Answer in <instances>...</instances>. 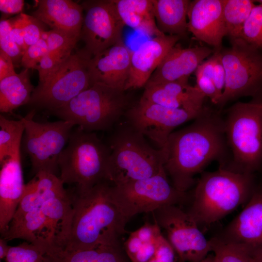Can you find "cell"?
<instances>
[{"mask_svg": "<svg viewBox=\"0 0 262 262\" xmlns=\"http://www.w3.org/2000/svg\"><path fill=\"white\" fill-rule=\"evenodd\" d=\"M188 0H153L157 27L163 33L184 36L188 30Z\"/></svg>", "mask_w": 262, "mask_h": 262, "instance_id": "obj_27", "label": "cell"}, {"mask_svg": "<svg viewBox=\"0 0 262 262\" xmlns=\"http://www.w3.org/2000/svg\"><path fill=\"white\" fill-rule=\"evenodd\" d=\"M222 9L223 0H195L190 1L188 10V31L214 51L222 49L226 36Z\"/></svg>", "mask_w": 262, "mask_h": 262, "instance_id": "obj_17", "label": "cell"}, {"mask_svg": "<svg viewBox=\"0 0 262 262\" xmlns=\"http://www.w3.org/2000/svg\"><path fill=\"white\" fill-rule=\"evenodd\" d=\"M145 137L128 123L115 132L109 146L107 181L120 185L151 177L164 168V150L153 148Z\"/></svg>", "mask_w": 262, "mask_h": 262, "instance_id": "obj_5", "label": "cell"}, {"mask_svg": "<svg viewBox=\"0 0 262 262\" xmlns=\"http://www.w3.org/2000/svg\"><path fill=\"white\" fill-rule=\"evenodd\" d=\"M152 213L154 221L166 232L179 259L199 262L212 251L207 240L194 219L178 205H168Z\"/></svg>", "mask_w": 262, "mask_h": 262, "instance_id": "obj_12", "label": "cell"}, {"mask_svg": "<svg viewBox=\"0 0 262 262\" xmlns=\"http://www.w3.org/2000/svg\"><path fill=\"white\" fill-rule=\"evenodd\" d=\"M80 36L57 29L48 31V37L46 43L49 52L64 55L72 53Z\"/></svg>", "mask_w": 262, "mask_h": 262, "instance_id": "obj_35", "label": "cell"}, {"mask_svg": "<svg viewBox=\"0 0 262 262\" xmlns=\"http://www.w3.org/2000/svg\"><path fill=\"white\" fill-rule=\"evenodd\" d=\"M206 97L188 81L172 82L145 86L140 100L172 108L201 112Z\"/></svg>", "mask_w": 262, "mask_h": 262, "instance_id": "obj_21", "label": "cell"}, {"mask_svg": "<svg viewBox=\"0 0 262 262\" xmlns=\"http://www.w3.org/2000/svg\"><path fill=\"white\" fill-rule=\"evenodd\" d=\"M206 108L198 112L169 108L140 100L129 107L125 115L130 126L154 142L159 148L164 150L173 130L184 123L194 120Z\"/></svg>", "mask_w": 262, "mask_h": 262, "instance_id": "obj_13", "label": "cell"}, {"mask_svg": "<svg viewBox=\"0 0 262 262\" xmlns=\"http://www.w3.org/2000/svg\"><path fill=\"white\" fill-rule=\"evenodd\" d=\"M131 52L121 40L92 57L88 68L92 84L101 83L124 91Z\"/></svg>", "mask_w": 262, "mask_h": 262, "instance_id": "obj_18", "label": "cell"}, {"mask_svg": "<svg viewBox=\"0 0 262 262\" xmlns=\"http://www.w3.org/2000/svg\"><path fill=\"white\" fill-rule=\"evenodd\" d=\"M41 208L49 222L53 246L64 249L69 236L72 216L68 191L45 202Z\"/></svg>", "mask_w": 262, "mask_h": 262, "instance_id": "obj_26", "label": "cell"}, {"mask_svg": "<svg viewBox=\"0 0 262 262\" xmlns=\"http://www.w3.org/2000/svg\"><path fill=\"white\" fill-rule=\"evenodd\" d=\"M48 52L46 41L40 38L27 49L22 56L21 65L24 68L35 69L37 64Z\"/></svg>", "mask_w": 262, "mask_h": 262, "instance_id": "obj_41", "label": "cell"}, {"mask_svg": "<svg viewBox=\"0 0 262 262\" xmlns=\"http://www.w3.org/2000/svg\"><path fill=\"white\" fill-rule=\"evenodd\" d=\"M19 16L24 32L25 43L28 48L41 38V34L45 30L43 28V23L33 16L22 13Z\"/></svg>", "mask_w": 262, "mask_h": 262, "instance_id": "obj_39", "label": "cell"}, {"mask_svg": "<svg viewBox=\"0 0 262 262\" xmlns=\"http://www.w3.org/2000/svg\"><path fill=\"white\" fill-rule=\"evenodd\" d=\"M238 39L259 49H262V3L253 8Z\"/></svg>", "mask_w": 262, "mask_h": 262, "instance_id": "obj_32", "label": "cell"}, {"mask_svg": "<svg viewBox=\"0 0 262 262\" xmlns=\"http://www.w3.org/2000/svg\"><path fill=\"white\" fill-rule=\"evenodd\" d=\"M256 185L255 174L219 167L201 173L196 180L188 214L198 225L209 226L247 203Z\"/></svg>", "mask_w": 262, "mask_h": 262, "instance_id": "obj_3", "label": "cell"}, {"mask_svg": "<svg viewBox=\"0 0 262 262\" xmlns=\"http://www.w3.org/2000/svg\"><path fill=\"white\" fill-rule=\"evenodd\" d=\"M91 57L84 49L72 53L55 71L39 82L28 104L33 109L52 113L90 87L93 84L88 64Z\"/></svg>", "mask_w": 262, "mask_h": 262, "instance_id": "obj_8", "label": "cell"}, {"mask_svg": "<svg viewBox=\"0 0 262 262\" xmlns=\"http://www.w3.org/2000/svg\"><path fill=\"white\" fill-rule=\"evenodd\" d=\"M156 242L157 240L156 241L142 240L133 231L125 242L123 247L127 256L131 262H147L154 255Z\"/></svg>", "mask_w": 262, "mask_h": 262, "instance_id": "obj_33", "label": "cell"}, {"mask_svg": "<svg viewBox=\"0 0 262 262\" xmlns=\"http://www.w3.org/2000/svg\"><path fill=\"white\" fill-rule=\"evenodd\" d=\"M110 154L109 146L95 132L78 127L72 131L60 156L59 178L64 184H75L78 190H89L106 180Z\"/></svg>", "mask_w": 262, "mask_h": 262, "instance_id": "obj_6", "label": "cell"}, {"mask_svg": "<svg viewBox=\"0 0 262 262\" xmlns=\"http://www.w3.org/2000/svg\"><path fill=\"white\" fill-rule=\"evenodd\" d=\"M176 252L161 233L157 238L154 256L147 262H176Z\"/></svg>", "mask_w": 262, "mask_h": 262, "instance_id": "obj_42", "label": "cell"}, {"mask_svg": "<svg viewBox=\"0 0 262 262\" xmlns=\"http://www.w3.org/2000/svg\"><path fill=\"white\" fill-rule=\"evenodd\" d=\"M111 193L113 201L128 221L139 213L182 204L188 197L187 193L179 191L170 183L164 168L148 178L112 185Z\"/></svg>", "mask_w": 262, "mask_h": 262, "instance_id": "obj_10", "label": "cell"}, {"mask_svg": "<svg viewBox=\"0 0 262 262\" xmlns=\"http://www.w3.org/2000/svg\"><path fill=\"white\" fill-rule=\"evenodd\" d=\"M217 237L254 250L262 248V186H256L243 210Z\"/></svg>", "mask_w": 262, "mask_h": 262, "instance_id": "obj_16", "label": "cell"}, {"mask_svg": "<svg viewBox=\"0 0 262 262\" xmlns=\"http://www.w3.org/2000/svg\"><path fill=\"white\" fill-rule=\"evenodd\" d=\"M29 70L24 68L19 73L0 81L1 113H11L29 103L35 88L31 82Z\"/></svg>", "mask_w": 262, "mask_h": 262, "instance_id": "obj_28", "label": "cell"}, {"mask_svg": "<svg viewBox=\"0 0 262 262\" xmlns=\"http://www.w3.org/2000/svg\"><path fill=\"white\" fill-rule=\"evenodd\" d=\"M212 52L206 46L183 48L176 44L164 57L145 86L188 81L190 75Z\"/></svg>", "mask_w": 262, "mask_h": 262, "instance_id": "obj_19", "label": "cell"}, {"mask_svg": "<svg viewBox=\"0 0 262 262\" xmlns=\"http://www.w3.org/2000/svg\"><path fill=\"white\" fill-rule=\"evenodd\" d=\"M24 4L23 0H0V10L5 14H18L22 11Z\"/></svg>", "mask_w": 262, "mask_h": 262, "instance_id": "obj_46", "label": "cell"}, {"mask_svg": "<svg viewBox=\"0 0 262 262\" xmlns=\"http://www.w3.org/2000/svg\"><path fill=\"white\" fill-rule=\"evenodd\" d=\"M220 51H214L213 54V80L219 99L224 91L226 81V73L221 61Z\"/></svg>", "mask_w": 262, "mask_h": 262, "instance_id": "obj_43", "label": "cell"}, {"mask_svg": "<svg viewBox=\"0 0 262 262\" xmlns=\"http://www.w3.org/2000/svg\"><path fill=\"white\" fill-rule=\"evenodd\" d=\"M254 2H259V3H262V0H254Z\"/></svg>", "mask_w": 262, "mask_h": 262, "instance_id": "obj_50", "label": "cell"}, {"mask_svg": "<svg viewBox=\"0 0 262 262\" xmlns=\"http://www.w3.org/2000/svg\"><path fill=\"white\" fill-rule=\"evenodd\" d=\"M230 41V47L220 51L226 73L225 87L217 105L220 110L238 98L262 94V53L241 39Z\"/></svg>", "mask_w": 262, "mask_h": 262, "instance_id": "obj_9", "label": "cell"}, {"mask_svg": "<svg viewBox=\"0 0 262 262\" xmlns=\"http://www.w3.org/2000/svg\"><path fill=\"white\" fill-rule=\"evenodd\" d=\"M7 241L1 237L0 239V259H5L10 246L7 245Z\"/></svg>", "mask_w": 262, "mask_h": 262, "instance_id": "obj_47", "label": "cell"}, {"mask_svg": "<svg viewBox=\"0 0 262 262\" xmlns=\"http://www.w3.org/2000/svg\"><path fill=\"white\" fill-rule=\"evenodd\" d=\"M81 4L70 0H41L32 16L51 29L80 35L83 21Z\"/></svg>", "mask_w": 262, "mask_h": 262, "instance_id": "obj_22", "label": "cell"}, {"mask_svg": "<svg viewBox=\"0 0 262 262\" xmlns=\"http://www.w3.org/2000/svg\"><path fill=\"white\" fill-rule=\"evenodd\" d=\"M11 23L10 19L2 20L0 22V48L7 54L16 66L21 64L23 55L18 46L13 41L10 36Z\"/></svg>", "mask_w": 262, "mask_h": 262, "instance_id": "obj_38", "label": "cell"}, {"mask_svg": "<svg viewBox=\"0 0 262 262\" xmlns=\"http://www.w3.org/2000/svg\"><path fill=\"white\" fill-rule=\"evenodd\" d=\"M199 262H218L214 254H208Z\"/></svg>", "mask_w": 262, "mask_h": 262, "instance_id": "obj_48", "label": "cell"}, {"mask_svg": "<svg viewBox=\"0 0 262 262\" xmlns=\"http://www.w3.org/2000/svg\"><path fill=\"white\" fill-rule=\"evenodd\" d=\"M45 254L42 248L26 241L10 246L5 260L6 262H44Z\"/></svg>", "mask_w": 262, "mask_h": 262, "instance_id": "obj_36", "label": "cell"}, {"mask_svg": "<svg viewBox=\"0 0 262 262\" xmlns=\"http://www.w3.org/2000/svg\"><path fill=\"white\" fill-rule=\"evenodd\" d=\"M125 91L95 83L52 112L61 120L93 132L110 129L129 108Z\"/></svg>", "mask_w": 262, "mask_h": 262, "instance_id": "obj_7", "label": "cell"}, {"mask_svg": "<svg viewBox=\"0 0 262 262\" xmlns=\"http://www.w3.org/2000/svg\"><path fill=\"white\" fill-rule=\"evenodd\" d=\"M210 240L212 251L218 262H255L256 250L222 240L217 236Z\"/></svg>", "mask_w": 262, "mask_h": 262, "instance_id": "obj_31", "label": "cell"}, {"mask_svg": "<svg viewBox=\"0 0 262 262\" xmlns=\"http://www.w3.org/2000/svg\"><path fill=\"white\" fill-rule=\"evenodd\" d=\"M178 262H184L183 261L179 259Z\"/></svg>", "mask_w": 262, "mask_h": 262, "instance_id": "obj_51", "label": "cell"}, {"mask_svg": "<svg viewBox=\"0 0 262 262\" xmlns=\"http://www.w3.org/2000/svg\"><path fill=\"white\" fill-rule=\"evenodd\" d=\"M128 259L120 244L76 250L54 247L45 254L44 262H128Z\"/></svg>", "mask_w": 262, "mask_h": 262, "instance_id": "obj_25", "label": "cell"}, {"mask_svg": "<svg viewBox=\"0 0 262 262\" xmlns=\"http://www.w3.org/2000/svg\"><path fill=\"white\" fill-rule=\"evenodd\" d=\"M112 185L103 181L85 191H68L72 207L66 250L120 244L128 221L113 201Z\"/></svg>", "mask_w": 262, "mask_h": 262, "instance_id": "obj_2", "label": "cell"}, {"mask_svg": "<svg viewBox=\"0 0 262 262\" xmlns=\"http://www.w3.org/2000/svg\"><path fill=\"white\" fill-rule=\"evenodd\" d=\"M43 204L36 190V180L34 177L25 184L23 196L12 220L21 218L27 213L40 208Z\"/></svg>", "mask_w": 262, "mask_h": 262, "instance_id": "obj_37", "label": "cell"}, {"mask_svg": "<svg viewBox=\"0 0 262 262\" xmlns=\"http://www.w3.org/2000/svg\"><path fill=\"white\" fill-rule=\"evenodd\" d=\"M84 15L80 40L92 57L122 39L124 25L117 16L112 0H86L81 4Z\"/></svg>", "mask_w": 262, "mask_h": 262, "instance_id": "obj_14", "label": "cell"}, {"mask_svg": "<svg viewBox=\"0 0 262 262\" xmlns=\"http://www.w3.org/2000/svg\"><path fill=\"white\" fill-rule=\"evenodd\" d=\"M213 55L203 61L195 71L196 84V86L206 98L217 105L219 98L213 80Z\"/></svg>", "mask_w": 262, "mask_h": 262, "instance_id": "obj_34", "label": "cell"}, {"mask_svg": "<svg viewBox=\"0 0 262 262\" xmlns=\"http://www.w3.org/2000/svg\"><path fill=\"white\" fill-rule=\"evenodd\" d=\"M7 242L22 239L42 248L46 253L53 246L50 228L41 207L12 220L1 237Z\"/></svg>", "mask_w": 262, "mask_h": 262, "instance_id": "obj_23", "label": "cell"}, {"mask_svg": "<svg viewBox=\"0 0 262 262\" xmlns=\"http://www.w3.org/2000/svg\"><path fill=\"white\" fill-rule=\"evenodd\" d=\"M16 73L11 58L0 49V81Z\"/></svg>", "mask_w": 262, "mask_h": 262, "instance_id": "obj_45", "label": "cell"}, {"mask_svg": "<svg viewBox=\"0 0 262 262\" xmlns=\"http://www.w3.org/2000/svg\"><path fill=\"white\" fill-rule=\"evenodd\" d=\"M223 121L229 160L222 168L255 174L262 167V94L231 105Z\"/></svg>", "mask_w": 262, "mask_h": 262, "instance_id": "obj_4", "label": "cell"}, {"mask_svg": "<svg viewBox=\"0 0 262 262\" xmlns=\"http://www.w3.org/2000/svg\"><path fill=\"white\" fill-rule=\"evenodd\" d=\"M112 2L124 26L151 36L165 34L157 27L153 0H112Z\"/></svg>", "mask_w": 262, "mask_h": 262, "instance_id": "obj_24", "label": "cell"}, {"mask_svg": "<svg viewBox=\"0 0 262 262\" xmlns=\"http://www.w3.org/2000/svg\"><path fill=\"white\" fill-rule=\"evenodd\" d=\"M180 37L163 34L142 43L131 52L129 76L124 91L145 87L168 51Z\"/></svg>", "mask_w": 262, "mask_h": 262, "instance_id": "obj_15", "label": "cell"}, {"mask_svg": "<svg viewBox=\"0 0 262 262\" xmlns=\"http://www.w3.org/2000/svg\"><path fill=\"white\" fill-rule=\"evenodd\" d=\"M193 120L170 135L164 150V169L174 187L183 193L196 184V176L211 162L224 168L229 160L220 110L207 107Z\"/></svg>", "mask_w": 262, "mask_h": 262, "instance_id": "obj_1", "label": "cell"}, {"mask_svg": "<svg viewBox=\"0 0 262 262\" xmlns=\"http://www.w3.org/2000/svg\"><path fill=\"white\" fill-rule=\"evenodd\" d=\"M35 112L33 109L25 117H21L25 127L24 150L30 158L35 174L45 171L56 175L60 156L75 125L63 120L35 121L33 119Z\"/></svg>", "mask_w": 262, "mask_h": 262, "instance_id": "obj_11", "label": "cell"}, {"mask_svg": "<svg viewBox=\"0 0 262 262\" xmlns=\"http://www.w3.org/2000/svg\"><path fill=\"white\" fill-rule=\"evenodd\" d=\"M70 55H64L48 52L35 68L38 72L39 82L44 81L55 71Z\"/></svg>", "mask_w": 262, "mask_h": 262, "instance_id": "obj_40", "label": "cell"}, {"mask_svg": "<svg viewBox=\"0 0 262 262\" xmlns=\"http://www.w3.org/2000/svg\"><path fill=\"white\" fill-rule=\"evenodd\" d=\"M10 36L13 41L18 46L23 54L27 48L24 41V34L20 16L11 20Z\"/></svg>", "mask_w": 262, "mask_h": 262, "instance_id": "obj_44", "label": "cell"}, {"mask_svg": "<svg viewBox=\"0 0 262 262\" xmlns=\"http://www.w3.org/2000/svg\"><path fill=\"white\" fill-rule=\"evenodd\" d=\"M0 163L20 150L24 125L21 118L11 120L0 115Z\"/></svg>", "mask_w": 262, "mask_h": 262, "instance_id": "obj_30", "label": "cell"}, {"mask_svg": "<svg viewBox=\"0 0 262 262\" xmlns=\"http://www.w3.org/2000/svg\"><path fill=\"white\" fill-rule=\"evenodd\" d=\"M255 262H262V248L256 250Z\"/></svg>", "mask_w": 262, "mask_h": 262, "instance_id": "obj_49", "label": "cell"}, {"mask_svg": "<svg viewBox=\"0 0 262 262\" xmlns=\"http://www.w3.org/2000/svg\"><path fill=\"white\" fill-rule=\"evenodd\" d=\"M0 164V232L2 234L8 229L25 189L20 150Z\"/></svg>", "mask_w": 262, "mask_h": 262, "instance_id": "obj_20", "label": "cell"}, {"mask_svg": "<svg viewBox=\"0 0 262 262\" xmlns=\"http://www.w3.org/2000/svg\"><path fill=\"white\" fill-rule=\"evenodd\" d=\"M254 0H223L222 14L226 36L239 38L243 26L254 7Z\"/></svg>", "mask_w": 262, "mask_h": 262, "instance_id": "obj_29", "label": "cell"}]
</instances>
